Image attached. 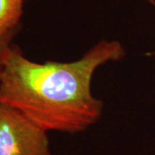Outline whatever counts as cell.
I'll use <instances>...</instances> for the list:
<instances>
[{"label": "cell", "instance_id": "cell-6", "mask_svg": "<svg viewBox=\"0 0 155 155\" xmlns=\"http://www.w3.org/2000/svg\"><path fill=\"white\" fill-rule=\"evenodd\" d=\"M5 39H7V38H5ZM0 40H3V39H0Z\"/></svg>", "mask_w": 155, "mask_h": 155}, {"label": "cell", "instance_id": "cell-3", "mask_svg": "<svg viewBox=\"0 0 155 155\" xmlns=\"http://www.w3.org/2000/svg\"><path fill=\"white\" fill-rule=\"evenodd\" d=\"M24 0H0V39L14 38L21 27Z\"/></svg>", "mask_w": 155, "mask_h": 155}, {"label": "cell", "instance_id": "cell-2", "mask_svg": "<svg viewBox=\"0 0 155 155\" xmlns=\"http://www.w3.org/2000/svg\"><path fill=\"white\" fill-rule=\"evenodd\" d=\"M0 155H52L47 131L0 104Z\"/></svg>", "mask_w": 155, "mask_h": 155}, {"label": "cell", "instance_id": "cell-1", "mask_svg": "<svg viewBox=\"0 0 155 155\" xmlns=\"http://www.w3.org/2000/svg\"><path fill=\"white\" fill-rule=\"evenodd\" d=\"M124 56L119 41L102 40L78 61L37 63L11 44L0 76V104L20 111L47 132H83L99 120L104 108L91 92L95 71Z\"/></svg>", "mask_w": 155, "mask_h": 155}, {"label": "cell", "instance_id": "cell-4", "mask_svg": "<svg viewBox=\"0 0 155 155\" xmlns=\"http://www.w3.org/2000/svg\"><path fill=\"white\" fill-rule=\"evenodd\" d=\"M13 38H7L0 40V76H1V72H2V69H3V63H4V59H5V55L7 49L10 48L12 43Z\"/></svg>", "mask_w": 155, "mask_h": 155}, {"label": "cell", "instance_id": "cell-5", "mask_svg": "<svg viewBox=\"0 0 155 155\" xmlns=\"http://www.w3.org/2000/svg\"><path fill=\"white\" fill-rule=\"evenodd\" d=\"M151 1V3H153V5H155V2H154V0H150Z\"/></svg>", "mask_w": 155, "mask_h": 155}]
</instances>
